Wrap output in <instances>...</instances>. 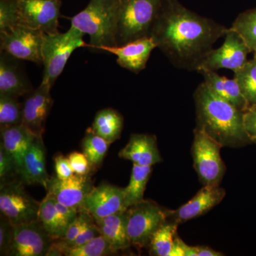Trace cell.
<instances>
[{
	"mask_svg": "<svg viewBox=\"0 0 256 256\" xmlns=\"http://www.w3.org/2000/svg\"><path fill=\"white\" fill-rule=\"evenodd\" d=\"M20 180L0 186V212L14 226L38 220L40 204L28 193Z\"/></svg>",
	"mask_w": 256,
	"mask_h": 256,
	"instance_id": "obj_8",
	"label": "cell"
},
{
	"mask_svg": "<svg viewBox=\"0 0 256 256\" xmlns=\"http://www.w3.org/2000/svg\"><path fill=\"white\" fill-rule=\"evenodd\" d=\"M127 210L124 188L106 182L92 188L86 197L82 208V212H87L94 220H100Z\"/></svg>",
	"mask_w": 256,
	"mask_h": 256,
	"instance_id": "obj_13",
	"label": "cell"
},
{
	"mask_svg": "<svg viewBox=\"0 0 256 256\" xmlns=\"http://www.w3.org/2000/svg\"><path fill=\"white\" fill-rule=\"evenodd\" d=\"M196 127L223 146L252 144L244 127V111L214 95L204 82L194 92Z\"/></svg>",
	"mask_w": 256,
	"mask_h": 256,
	"instance_id": "obj_2",
	"label": "cell"
},
{
	"mask_svg": "<svg viewBox=\"0 0 256 256\" xmlns=\"http://www.w3.org/2000/svg\"><path fill=\"white\" fill-rule=\"evenodd\" d=\"M222 148L206 133L195 128L191 152L194 168L204 186L220 185L223 180L226 168L220 156Z\"/></svg>",
	"mask_w": 256,
	"mask_h": 256,
	"instance_id": "obj_7",
	"label": "cell"
},
{
	"mask_svg": "<svg viewBox=\"0 0 256 256\" xmlns=\"http://www.w3.org/2000/svg\"><path fill=\"white\" fill-rule=\"evenodd\" d=\"M124 124L122 114L114 108H108L96 114L92 128L96 134L112 144L120 137Z\"/></svg>",
	"mask_w": 256,
	"mask_h": 256,
	"instance_id": "obj_24",
	"label": "cell"
},
{
	"mask_svg": "<svg viewBox=\"0 0 256 256\" xmlns=\"http://www.w3.org/2000/svg\"><path fill=\"white\" fill-rule=\"evenodd\" d=\"M94 188L90 174H74L66 178L50 176L45 190L57 202L82 212L84 200Z\"/></svg>",
	"mask_w": 256,
	"mask_h": 256,
	"instance_id": "obj_14",
	"label": "cell"
},
{
	"mask_svg": "<svg viewBox=\"0 0 256 256\" xmlns=\"http://www.w3.org/2000/svg\"><path fill=\"white\" fill-rule=\"evenodd\" d=\"M14 226L4 216H0V256H8L13 234Z\"/></svg>",
	"mask_w": 256,
	"mask_h": 256,
	"instance_id": "obj_35",
	"label": "cell"
},
{
	"mask_svg": "<svg viewBox=\"0 0 256 256\" xmlns=\"http://www.w3.org/2000/svg\"><path fill=\"white\" fill-rule=\"evenodd\" d=\"M38 220L54 239L62 238L66 230L56 208L55 198L48 194L40 204Z\"/></svg>",
	"mask_w": 256,
	"mask_h": 256,
	"instance_id": "obj_26",
	"label": "cell"
},
{
	"mask_svg": "<svg viewBox=\"0 0 256 256\" xmlns=\"http://www.w3.org/2000/svg\"><path fill=\"white\" fill-rule=\"evenodd\" d=\"M20 60L5 52L0 54V95L20 98L34 90Z\"/></svg>",
	"mask_w": 256,
	"mask_h": 256,
	"instance_id": "obj_18",
	"label": "cell"
},
{
	"mask_svg": "<svg viewBox=\"0 0 256 256\" xmlns=\"http://www.w3.org/2000/svg\"><path fill=\"white\" fill-rule=\"evenodd\" d=\"M50 89L41 82L40 86L25 96L22 102V124L37 136H43L46 119L54 104Z\"/></svg>",
	"mask_w": 256,
	"mask_h": 256,
	"instance_id": "obj_15",
	"label": "cell"
},
{
	"mask_svg": "<svg viewBox=\"0 0 256 256\" xmlns=\"http://www.w3.org/2000/svg\"><path fill=\"white\" fill-rule=\"evenodd\" d=\"M228 30L188 9L178 0H164L150 36L175 67L198 72L216 42Z\"/></svg>",
	"mask_w": 256,
	"mask_h": 256,
	"instance_id": "obj_1",
	"label": "cell"
},
{
	"mask_svg": "<svg viewBox=\"0 0 256 256\" xmlns=\"http://www.w3.org/2000/svg\"><path fill=\"white\" fill-rule=\"evenodd\" d=\"M54 240L38 220L14 226L6 256H46Z\"/></svg>",
	"mask_w": 256,
	"mask_h": 256,
	"instance_id": "obj_12",
	"label": "cell"
},
{
	"mask_svg": "<svg viewBox=\"0 0 256 256\" xmlns=\"http://www.w3.org/2000/svg\"><path fill=\"white\" fill-rule=\"evenodd\" d=\"M164 0H120L117 46L150 36Z\"/></svg>",
	"mask_w": 256,
	"mask_h": 256,
	"instance_id": "obj_4",
	"label": "cell"
},
{
	"mask_svg": "<svg viewBox=\"0 0 256 256\" xmlns=\"http://www.w3.org/2000/svg\"><path fill=\"white\" fill-rule=\"evenodd\" d=\"M252 50L242 36L232 28H229L224 36L223 44L210 50L198 72L202 70L216 72L224 68L235 73L248 60V56Z\"/></svg>",
	"mask_w": 256,
	"mask_h": 256,
	"instance_id": "obj_10",
	"label": "cell"
},
{
	"mask_svg": "<svg viewBox=\"0 0 256 256\" xmlns=\"http://www.w3.org/2000/svg\"><path fill=\"white\" fill-rule=\"evenodd\" d=\"M22 104L18 98L0 95V129L22 124Z\"/></svg>",
	"mask_w": 256,
	"mask_h": 256,
	"instance_id": "obj_31",
	"label": "cell"
},
{
	"mask_svg": "<svg viewBox=\"0 0 256 256\" xmlns=\"http://www.w3.org/2000/svg\"><path fill=\"white\" fill-rule=\"evenodd\" d=\"M198 73L203 76L204 82L214 95L244 112L250 107L235 78L222 76L213 70H202Z\"/></svg>",
	"mask_w": 256,
	"mask_h": 256,
	"instance_id": "obj_21",
	"label": "cell"
},
{
	"mask_svg": "<svg viewBox=\"0 0 256 256\" xmlns=\"http://www.w3.org/2000/svg\"><path fill=\"white\" fill-rule=\"evenodd\" d=\"M100 235V230L98 228L97 224H96L94 218H92L86 225L85 226L84 229L82 230L77 238L70 246V248H76L80 246L86 242H90L92 239L96 238L98 236Z\"/></svg>",
	"mask_w": 256,
	"mask_h": 256,
	"instance_id": "obj_37",
	"label": "cell"
},
{
	"mask_svg": "<svg viewBox=\"0 0 256 256\" xmlns=\"http://www.w3.org/2000/svg\"><path fill=\"white\" fill-rule=\"evenodd\" d=\"M20 24L46 34L58 32L62 0H16Z\"/></svg>",
	"mask_w": 256,
	"mask_h": 256,
	"instance_id": "obj_11",
	"label": "cell"
},
{
	"mask_svg": "<svg viewBox=\"0 0 256 256\" xmlns=\"http://www.w3.org/2000/svg\"><path fill=\"white\" fill-rule=\"evenodd\" d=\"M120 0H90L85 9L70 18L72 26L90 37L88 48L101 52L117 46Z\"/></svg>",
	"mask_w": 256,
	"mask_h": 256,
	"instance_id": "obj_3",
	"label": "cell"
},
{
	"mask_svg": "<svg viewBox=\"0 0 256 256\" xmlns=\"http://www.w3.org/2000/svg\"><path fill=\"white\" fill-rule=\"evenodd\" d=\"M118 156L140 166H152L162 161L154 134H131L128 144L120 151Z\"/></svg>",
	"mask_w": 256,
	"mask_h": 256,
	"instance_id": "obj_19",
	"label": "cell"
},
{
	"mask_svg": "<svg viewBox=\"0 0 256 256\" xmlns=\"http://www.w3.org/2000/svg\"><path fill=\"white\" fill-rule=\"evenodd\" d=\"M74 174L78 175L90 174L92 169V164L84 153L74 152L67 156Z\"/></svg>",
	"mask_w": 256,
	"mask_h": 256,
	"instance_id": "obj_36",
	"label": "cell"
},
{
	"mask_svg": "<svg viewBox=\"0 0 256 256\" xmlns=\"http://www.w3.org/2000/svg\"><path fill=\"white\" fill-rule=\"evenodd\" d=\"M20 24L18 1L0 0V32L9 31Z\"/></svg>",
	"mask_w": 256,
	"mask_h": 256,
	"instance_id": "obj_33",
	"label": "cell"
},
{
	"mask_svg": "<svg viewBox=\"0 0 256 256\" xmlns=\"http://www.w3.org/2000/svg\"><path fill=\"white\" fill-rule=\"evenodd\" d=\"M45 34L38 30L18 24L9 31L0 32V50L16 60L41 65Z\"/></svg>",
	"mask_w": 256,
	"mask_h": 256,
	"instance_id": "obj_9",
	"label": "cell"
},
{
	"mask_svg": "<svg viewBox=\"0 0 256 256\" xmlns=\"http://www.w3.org/2000/svg\"><path fill=\"white\" fill-rule=\"evenodd\" d=\"M156 48L151 36L143 37L121 46L102 47L101 52L117 57L116 62L122 68L139 74L146 68L152 52Z\"/></svg>",
	"mask_w": 256,
	"mask_h": 256,
	"instance_id": "obj_17",
	"label": "cell"
},
{
	"mask_svg": "<svg viewBox=\"0 0 256 256\" xmlns=\"http://www.w3.org/2000/svg\"><path fill=\"white\" fill-rule=\"evenodd\" d=\"M114 254L107 239L102 235L92 239L78 247L70 248L65 252L66 256H104Z\"/></svg>",
	"mask_w": 256,
	"mask_h": 256,
	"instance_id": "obj_32",
	"label": "cell"
},
{
	"mask_svg": "<svg viewBox=\"0 0 256 256\" xmlns=\"http://www.w3.org/2000/svg\"><path fill=\"white\" fill-rule=\"evenodd\" d=\"M18 175L20 171L14 160L0 143V184L16 180Z\"/></svg>",
	"mask_w": 256,
	"mask_h": 256,
	"instance_id": "obj_34",
	"label": "cell"
},
{
	"mask_svg": "<svg viewBox=\"0 0 256 256\" xmlns=\"http://www.w3.org/2000/svg\"><path fill=\"white\" fill-rule=\"evenodd\" d=\"M0 131V143L12 156L20 172L24 158L37 136L22 124L3 128Z\"/></svg>",
	"mask_w": 256,
	"mask_h": 256,
	"instance_id": "obj_22",
	"label": "cell"
},
{
	"mask_svg": "<svg viewBox=\"0 0 256 256\" xmlns=\"http://www.w3.org/2000/svg\"><path fill=\"white\" fill-rule=\"evenodd\" d=\"M169 210L156 202L144 200L126 210L127 232L133 246H149L153 235L168 220Z\"/></svg>",
	"mask_w": 256,
	"mask_h": 256,
	"instance_id": "obj_6",
	"label": "cell"
},
{
	"mask_svg": "<svg viewBox=\"0 0 256 256\" xmlns=\"http://www.w3.org/2000/svg\"><path fill=\"white\" fill-rule=\"evenodd\" d=\"M244 127L248 137L256 144V105L250 106L244 112Z\"/></svg>",
	"mask_w": 256,
	"mask_h": 256,
	"instance_id": "obj_38",
	"label": "cell"
},
{
	"mask_svg": "<svg viewBox=\"0 0 256 256\" xmlns=\"http://www.w3.org/2000/svg\"><path fill=\"white\" fill-rule=\"evenodd\" d=\"M178 224L166 220L153 235L150 242V254L156 256H171Z\"/></svg>",
	"mask_w": 256,
	"mask_h": 256,
	"instance_id": "obj_27",
	"label": "cell"
},
{
	"mask_svg": "<svg viewBox=\"0 0 256 256\" xmlns=\"http://www.w3.org/2000/svg\"><path fill=\"white\" fill-rule=\"evenodd\" d=\"M110 144L104 138L96 134L92 128L87 130L82 139V150L92 169L98 168L102 164Z\"/></svg>",
	"mask_w": 256,
	"mask_h": 256,
	"instance_id": "obj_28",
	"label": "cell"
},
{
	"mask_svg": "<svg viewBox=\"0 0 256 256\" xmlns=\"http://www.w3.org/2000/svg\"><path fill=\"white\" fill-rule=\"evenodd\" d=\"M242 95L249 106L256 105V54L242 68L234 73Z\"/></svg>",
	"mask_w": 256,
	"mask_h": 256,
	"instance_id": "obj_29",
	"label": "cell"
},
{
	"mask_svg": "<svg viewBox=\"0 0 256 256\" xmlns=\"http://www.w3.org/2000/svg\"><path fill=\"white\" fill-rule=\"evenodd\" d=\"M84 33L70 26L68 31L45 34L42 45L44 66L42 84L52 88L62 74L74 50L88 44L84 40Z\"/></svg>",
	"mask_w": 256,
	"mask_h": 256,
	"instance_id": "obj_5",
	"label": "cell"
},
{
	"mask_svg": "<svg viewBox=\"0 0 256 256\" xmlns=\"http://www.w3.org/2000/svg\"><path fill=\"white\" fill-rule=\"evenodd\" d=\"M226 194L220 185L204 186L190 201L176 210H169L168 220L180 225L210 212L220 204Z\"/></svg>",
	"mask_w": 256,
	"mask_h": 256,
	"instance_id": "obj_16",
	"label": "cell"
},
{
	"mask_svg": "<svg viewBox=\"0 0 256 256\" xmlns=\"http://www.w3.org/2000/svg\"><path fill=\"white\" fill-rule=\"evenodd\" d=\"M20 180L24 184H40L46 188L50 176L46 171V148L43 136H37L28 148L20 172Z\"/></svg>",
	"mask_w": 256,
	"mask_h": 256,
	"instance_id": "obj_20",
	"label": "cell"
},
{
	"mask_svg": "<svg viewBox=\"0 0 256 256\" xmlns=\"http://www.w3.org/2000/svg\"><path fill=\"white\" fill-rule=\"evenodd\" d=\"M55 204L56 208L58 214L60 216V220H62L64 226L67 229L68 226L78 216L80 212L77 210V208L64 205L63 204L57 202L56 200Z\"/></svg>",
	"mask_w": 256,
	"mask_h": 256,
	"instance_id": "obj_39",
	"label": "cell"
},
{
	"mask_svg": "<svg viewBox=\"0 0 256 256\" xmlns=\"http://www.w3.org/2000/svg\"><path fill=\"white\" fill-rule=\"evenodd\" d=\"M152 172V166H140L133 164L129 184L124 188L126 208L144 201L146 184Z\"/></svg>",
	"mask_w": 256,
	"mask_h": 256,
	"instance_id": "obj_25",
	"label": "cell"
},
{
	"mask_svg": "<svg viewBox=\"0 0 256 256\" xmlns=\"http://www.w3.org/2000/svg\"><path fill=\"white\" fill-rule=\"evenodd\" d=\"M232 28L242 36L252 53L256 54V8L240 13Z\"/></svg>",
	"mask_w": 256,
	"mask_h": 256,
	"instance_id": "obj_30",
	"label": "cell"
},
{
	"mask_svg": "<svg viewBox=\"0 0 256 256\" xmlns=\"http://www.w3.org/2000/svg\"><path fill=\"white\" fill-rule=\"evenodd\" d=\"M196 256H222V252H216L213 249L207 246H194Z\"/></svg>",
	"mask_w": 256,
	"mask_h": 256,
	"instance_id": "obj_41",
	"label": "cell"
},
{
	"mask_svg": "<svg viewBox=\"0 0 256 256\" xmlns=\"http://www.w3.org/2000/svg\"><path fill=\"white\" fill-rule=\"evenodd\" d=\"M94 220L101 235L107 239L114 254L132 246L128 235L126 212Z\"/></svg>",
	"mask_w": 256,
	"mask_h": 256,
	"instance_id": "obj_23",
	"label": "cell"
},
{
	"mask_svg": "<svg viewBox=\"0 0 256 256\" xmlns=\"http://www.w3.org/2000/svg\"><path fill=\"white\" fill-rule=\"evenodd\" d=\"M54 162L56 176L60 178H66L73 176L74 172L68 158L58 154L55 156Z\"/></svg>",
	"mask_w": 256,
	"mask_h": 256,
	"instance_id": "obj_40",
	"label": "cell"
}]
</instances>
